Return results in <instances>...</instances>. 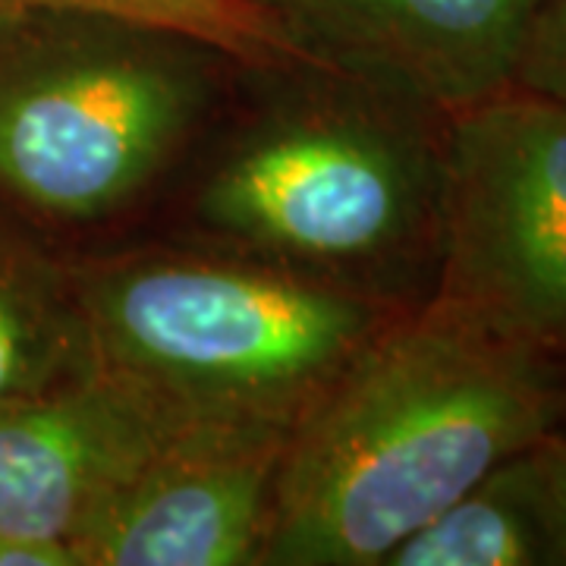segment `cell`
Masks as SVG:
<instances>
[{"label": "cell", "instance_id": "obj_1", "mask_svg": "<svg viewBox=\"0 0 566 566\" xmlns=\"http://www.w3.org/2000/svg\"><path fill=\"white\" fill-rule=\"evenodd\" d=\"M450 114L315 61L240 63L164 196V237L397 305L434 296Z\"/></svg>", "mask_w": 566, "mask_h": 566}, {"label": "cell", "instance_id": "obj_2", "mask_svg": "<svg viewBox=\"0 0 566 566\" xmlns=\"http://www.w3.org/2000/svg\"><path fill=\"white\" fill-rule=\"evenodd\" d=\"M566 422V363L441 300L409 308L286 441L259 566H385Z\"/></svg>", "mask_w": 566, "mask_h": 566}, {"label": "cell", "instance_id": "obj_3", "mask_svg": "<svg viewBox=\"0 0 566 566\" xmlns=\"http://www.w3.org/2000/svg\"><path fill=\"white\" fill-rule=\"evenodd\" d=\"M95 368L182 438L286 444L409 305L202 245L70 252Z\"/></svg>", "mask_w": 566, "mask_h": 566}, {"label": "cell", "instance_id": "obj_4", "mask_svg": "<svg viewBox=\"0 0 566 566\" xmlns=\"http://www.w3.org/2000/svg\"><path fill=\"white\" fill-rule=\"evenodd\" d=\"M237 70L221 48L158 25L0 10V205L66 252L158 214Z\"/></svg>", "mask_w": 566, "mask_h": 566}, {"label": "cell", "instance_id": "obj_5", "mask_svg": "<svg viewBox=\"0 0 566 566\" xmlns=\"http://www.w3.org/2000/svg\"><path fill=\"white\" fill-rule=\"evenodd\" d=\"M434 300L566 363V104L506 85L450 114Z\"/></svg>", "mask_w": 566, "mask_h": 566}, {"label": "cell", "instance_id": "obj_6", "mask_svg": "<svg viewBox=\"0 0 566 566\" xmlns=\"http://www.w3.org/2000/svg\"><path fill=\"white\" fill-rule=\"evenodd\" d=\"M312 61L457 114L513 85L535 0H255Z\"/></svg>", "mask_w": 566, "mask_h": 566}, {"label": "cell", "instance_id": "obj_7", "mask_svg": "<svg viewBox=\"0 0 566 566\" xmlns=\"http://www.w3.org/2000/svg\"><path fill=\"white\" fill-rule=\"evenodd\" d=\"M286 444L199 438L129 475L76 535L82 566H259Z\"/></svg>", "mask_w": 566, "mask_h": 566}, {"label": "cell", "instance_id": "obj_8", "mask_svg": "<svg viewBox=\"0 0 566 566\" xmlns=\"http://www.w3.org/2000/svg\"><path fill=\"white\" fill-rule=\"evenodd\" d=\"M186 441L199 438L177 434L98 368L0 406V532L76 542L129 475Z\"/></svg>", "mask_w": 566, "mask_h": 566}, {"label": "cell", "instance_id": "obj_9", "mask_svg": "<svg viewBox=\"0 0 566 566\" xmlns=\"http://www.w3.org/2000/svg\"><path fill=\"white\" fill-rule=\"evenodd\" d=\"M95 368L73 255L0 205V406Z\"/></svg>", "mask_w": 566, "mask_h": 566}, {"label": "cell", "instance_id": "obj_10", "mask_svg": "<svg viewBox=\"0 0 566 566\" xmlns=\"http://www.w3.org/2000/svg\"><path fill=\"white\" fill-rule=\"evenodd\" d=\"M385 566H560V547L535 444L387 554Z\"/></svg>", "mask_w": 566, "mask_h": 566}, {"label": "cell", "instance_id": "obj_11", "mask_svg": "<svg viewBox=\"0 0 566 566\" xmlns=\"http://www.w3.org/2000/svg\"><path fill=\"white\" fill-rule=\"evenodd\" d=\"M158 25L221 48L245 66L312 61L255 0H20ZM318 63V61H315Z\"/></svg>", "mask_w": 566, "mask_h": 566}, {"label": "cell", "instance_id": "obj_12", "mask_svg": "<svg viewBox=\"0 0 566 566\" xmlns=\"http://www.w3.org/2000/svg\"><path fill=\"white\" fill-rule=\"evenodd\" d=\"M513 85L566 104V0H535Z\"/></svg>", "mask_w": 566, "mask_h": 566}, {"label": "cell", "instance_id": "obj_13", "mask_svg": "<svg viewBox=\"0 0 566 566\" xmlns=\"http://www.w3.org/2000/svg\"><path fill=\"white\" fill-rule=\"evenodd\" d=\"M535 450L545 472L547 501H551V516H554V532H557V547H560V566H566V422L557 431L545 434Z\"/></svg>", "mask_w": 566, "mask_h": 566}, {"label": "cell", "instance_id": "obj_14", "mask_svg": "<svg viewBox=\"0 0 566 566\" xmlns=\"http://www.w3.org/2000/svg\"><path fill=\"white\" fill-rule=\"evenodd\" d=\"M0 566H82V560L73 542L0 532Z\"/></svg>", "mask_w": 566, "mask_h": 566}, {"label": "cell", "instance_id": "obj_15", "mask_svg": "<svg viewBox=\"0 0 566 566\" xmlns=\"http://www.w3.org/2000/svg\"><path fill=\"white\" fill-rule=\"evenodd\" d=\"M10 7H20V0H0V10H10Z\"/></svg>", "mask_w": 566, "mask_h": 566}]
</instances>
